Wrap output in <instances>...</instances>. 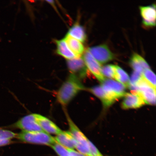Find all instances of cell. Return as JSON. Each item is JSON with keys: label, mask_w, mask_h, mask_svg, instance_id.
<instances>
[{"label": "cell", "mask_w": 156, "mask_h": 156, "mask_svg": "<svg viewBox=\"0 0 156 156\" xmlns=\"http://www.w3.org/2000/svg\"><path fill=\"white\" fill-rule=\"evenodd\" d=\"M67 35L82 42H84L87 39L84 28L78 23H75L69 28Z\"/></svg>", "instance_id": "cell-16"}, {"label": "cell", "mask_w": 156, "mask_h": 156, "mask_svg": "<svg viewBox=\"0 0 156 156\" xmlns=\"http://www.w3.org/2000/svg\"><path fill=\"white\" fill-rule=\"evenodd\" d=\"M114 79L122 84L126 87H129L130 85V79L128 74L122 68L115 65Z\"/></svg>", "instance_id": "cell-19"}, {"label": "cell", "mask_w": 156, "mask_h": 156, "mask_svg": "<svg viewBox=\"0 0 156 156\" xmlns=\"http://www.w3.org/2000/svg\"><path fill=\"white\" fill-rule=\"evenodd\" d=\"M83 58L87 69L99 81L102 83L106 79L101 72L102 67L100 64L95 59L87 50L84 52Z\"/></svg>", "instance_id": "cell-8"}, {"label": "cell", "mask_w": 156, "mask_h": 156, "mask_svg": "<svg viewBox=\"0 0 156 156\" xmlns=\"http://www.w3.org/2000/svg\"><path fill=\"white\" fill-rule=\"evenodd\" d=\"M16 136L14 132L0 128V140H11Z\"/></svg>", "instance_id": "cell-23"}, {"label": "cell", "mask_w": 156, "mask_h": 156, "mask_svg": "<svg viewBox=\"0 0 156 156\" xmlns=\"http://www.w3.org/2000/svg\"><path fill=\"white\" fill-rule=\"evenodd\" d=\"M67 64L68 69L71 74L78 78H83L87 75L88 71L83 58L67 60Z\"/></svg>", "instance_id": "cell-9"}, {"label": "cell", "mask_w": 156, "mask_h": 156, "mask_svg": "<svg viewBox=\"0 0 156 156\" xmlns=\"http://www.w3.org/2000/svg\"><path fill=\"white\" fill-rule=\"evenodd\" d=\"M140 13L142 23L146 27H151L156 25V5L155 4L147 6H140Z\"/></svg>", "instance_id": "cell-10"}, {"label": "cell", "mask_w": 156, "mask_h": 156, "mask_svg": "<svg viewBox=\"0 0 156 156\" xmlns=\"http://www.w3.org/2000/svg\"><path fill=\"white\" fill-rule=\"evenodd\" d=\"M124 97L122 107L125 110L139 108L146 104L143 99L137 94L126 93Z\"/></svg>", "instance_id": "cell-11"}, {"label": "cell", "mask_w": 156, "mask_h": 156, "mask_svg": "<svg viewBox=\"0 0 156 156\" xmlns=\"http://www.w3.org/2000/svg\"><path fill=\"white\" fill-rule=\"evenodd\" d=\"M66 115L69 127V132L76 142V149L78 152L85 156H91L89 151V140L74 123L68 115Z\"/></svg>", "instance_id": "cell-3"}, {"label": "cell", "mask_w": 156, "mask_h": 156, "mask_svg": "<svg viewBox=\"0 0 156 156\" xmlns=\"http://www.w3.org/2000/svg\"><path fill=\"white\" fill-rule=\"evenodd\" d=\"M89 151L91 156H104L94 145L89 140Z\"/></svg>", "instance_id": "cell-25"}, {"label": "cell", "mask_w": 156, "mask_h": 156, "mask_svg": "<svg viewBox=\"0 0 156 156\" xmlns=\"http://www.w3.org/2000/svg\"><path fill=\"white\" fill-rule=\"evenodd\" d=\"M58 156H70L68 150L67 148L56 142L51 146Z\"/></svg>", "instance_id": "cell-22"}, {"label": "cell", "mask_w": 156, "mask_h": 156, "mask_svg": "<svg viewBox=\"0 0 156 156\" xmlns=\"http://www.w3.org/2000/svg\"><path fill=\"white\" fill-rule=\"evenodd\" d=\"M12 143L11 140H0V147L9 145Z\"/></svg>", "instance_id": "cell-27"}, {"label": "cell", "mask_w": 156, "mask_h": 156, "mask_svg": "<svg viewBox=\"0 0 156 156\" xmlns=\"http://www.w3.org/2000/svg\"><path fill=\"white\" fill-rule=\"evenodd\" d=\"M90 91L101 99L105 107H110L115 102L105 92L101 86L92 88Z\"/></svg>", "instance_id": "cell-18"}, {"label": "cell", "mask_w": 156, "mask_h": 156, "mask_svg": "<svg viewBox=\"0 0 156 156\" xmlns=\"http://www.w3.org/2000/svg\"><path fill=\"white\" fill-rule=\"evenodd\" d=\"M101 85L105 92L114 101L124 97L126 87L122 84L111 79H105Z\"/></svg>", "instance_id": "cell-5"}, {"label": "cell", "mask_w": 156, "mask_h": 156, "mask_svg": "<svg viewBox=\"0 0 156 156\" xmlns=\"http://www.w3.org/2000/svg\"><path fill=\"white\" fill-rule=\"evenodd\" d=\"M15 126L25 132L44 131L37 121L35 114L25 116L15 124Z\"/></svg>", "instance_id": "cell-7"}, {"label": "cell", "mask_w": 156, "mask_h": 156, "mask_svg": "<svg viewBox=\"0 0 156 156\" xmlns=\"http://www.w3.org/2000/svg\"><path fill=\"white\" fill-rule=\"evenodd\" d=\"M101 72L104 76L110 79H114L115 65L107 64L101 67Z\"/></svg>", "instance_id": "cell-21"}, {"label": "cell", "mask_w": 156, "mask_h": 156, "mask_svg": "<svg viewBox=\"0 0 156 156\" xmlns=\"http://www.w3.org/2000/svg\"><path fill=\"white\" fill-rule=\"evenodd\" d=\"M130 66L135 71L142 74L144 70L150 68V66L144 58L139 54L134 53L130 58Z\"/></svg>", "instance_id": "cell-15"}, {"label": "cell", "mask_w": 156, "mask_h": 156, "mask_svg": "<svg viewBox=\"0 0 156 156\" xmlns=\"http://www.w3.org/2000/svg\"><path fill=\"white\" fill-rule=\"evenodd\" d=\"M133 92L137 94L146 104L155 105L156 103V89L148 83L142 77L134 85Z\"/></svg>", "instance_id": "cell-4"}, {"label": "cell", "mask_w": 156, "mask_h": 156, "mask_svg": "<svg viewBox=\"0 0 156 156\" xmlns=\"http://www.w3.org/2000/svg\"><path fill=\"white\" fill-rule=\"evenodd\" d=\"M85 89V87L76 76L70 74L60 87L56 94L58 102L66 106L71 102L78 93Z\"/></svg>", "instance_id": "cell-1"}, {"label": "cell", "mask_w": 156, "mask_h": 156, "mask_svg": "<svg viewBox=\"0 0 156 156\" xmlns=\"http://www.w3.org/2000/svg\"><path fill=\"white\" fill-rule=\"evenodd\" d=\"M99 63L103 64L114 59V55L106 44L89 48L87 50Z\"/></svg>", "instance_id": "cell-6"}, {"label": "cell", "mask_w": 156, "mask_h": 156, "mask_svg": "<svg viewBox=\"0 0 156 156\" xmlns=\"http://www.w3.org/2000/svg\"><path fill=\"white\" fill-rule=\"evenodd\" d=\"M68 149L69 152L70 156H86L74 150Z\"/></svg>", "instance_id": "cell-26"}, {"label": "cell", "mask_w": 156, "mask_h": 156, "mask_svg": "<svg viewBox=\"0 0 156 156\" xmlns=\"http://www.w3.org/2000/svg\"><path fill=\"white\" fill-rule=\"evenodd\" d=\"M54 138L56 142L67 149H76V142L69 131H62Z\"/></svg>", "instance_id": "cell-13"}, {"label": "cell", "mask_w": 156, "mask_h": 156, "mask_svg": "<svg viewBox=\"0 0 156 156\" xmlns=\"http://www.w3.org/2000/svg\"><path fill=\"white\" fill-rule=\"evenodd\" d=\"M37 122L42 128L43 131L48 134L57 135L61 133L62 130L60 128L46 117L41 115L35 114Z\"/></svg>", "instance_id": "cell-12"}, {"label": "cell", "mask_w": 156, "mask_h": 156, "mask_svg": "<svg viewBox=\"0 0 156 156\" xmlns=\"http://www.w3.org/2000/svg\"><path fill=\"white\" fill-rule=\"evenodd\" d=\"M16 138L25 143L50 146L56 142L54 137L44 131H22L17 134Z\"/></svg>", "instance_id": "cell-2"}, {"label": "cell", "mask_w": 156, "mask_h": 156, "mask_svg": "<svg viewBox=\"0 0 156 156\" xmlns=\"http://www.w3.org/2000/svg\"><path fill=\"white\" fill-rule=\"evenodd\" d=\"M142 76L143 79L148 83L156 89V76L150 68L144 70Z\"/></svg>", "instance_id": "cell-20"}, {"label": "cell", "mask_w": 156, "mask_h": 156, "mask_svg": "<svg viewBox=\"0 0 156 156\" xmlns=\"http://www.w3.org/2000/svg\"><path fill=\"white\" fill-rule=\"evenodd\" d=\"M64 38L72 52L78 57H81L85 51L84 47L81 42L67 35Z\"/></svg>", "instance_id": "cell-17"}, {"label": "cell", "mask_w": 156, "mask_h": 156, "mask_svg": "<svg viewBox=\"0 0 156 156\" xmlns=\"http://www.w3.org/2000/svg\"><path fill=\"white\" fill-rule=\"evenodd\" d=\"M55 43L56 46V52L58 55L67 60L79 58L72 52L64 38L55 40Z\"/></svg>", "instance_id": "cell-14"}, {"label": "cell", "mask_w": 156, "mask_h": 156, "mask_svg": "<svg viewBox=\"0 0 156 156\" xmlns=\"http://www.w3.org/2000/svg\"><path fill=\"white\" fill-rule=\"evenodd\" d=\"M142 75V74L134 71L132 74L130 79L129 86L136 85V83L141 79Z\"/></svg>", "instance_id": "cell-24"}]
</instances>
